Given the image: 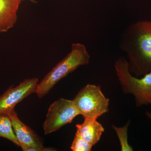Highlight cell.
I'll return each instance as SVG.
<instances>
[{"label":"cell","instance_id":"cell-6","mask_svg":"<svg viewBox=\"0 0 151 151\" xmlns=\"http://www.w3.org/2000/svg\"><path fill=\"white\" fill-rule=\"evenodd\" d=\"M38 78H27L15 87L11 86L0 96V115L7 114L17 104L35 92Z\"/></svg>","mask_w":151,"mask_h":151},{"label":"cell","instance_id":"cell-14","mask_svg":"<svg viewBox=\"0 0 151 151\" xmlns=\"http://www.w3.org/2000/svg\"><path fill=\"white\" fill-rule=\"evenodd\" d=\"M19 1H24L25 0H19ZM28 1H30L31 2L33 3H37L36 1L35 0H28Z\"/></svg>","mask_w":151,"mask_h":151},{"label":"cell","instance_id":"cell-2","mask_svg":"<svg viewBox=\"0 0 151 151\" xmlns=\"http://www.w3.org/2000/svg\"><path fill=\"white\" fill-rule=\"evenodd\" d=\"M90 57L86 46L74 43L67 55L60 61L38 83L35 93L42 98L46 96L55 85L78 67L88 65Z\"/></svg>","mask_w":151,"mask_h":151},{"label":"cell","instance_id":"cell-8","mask_svg":"<svg viewBox=\"0 0 151 151\" xmlns=\"http://www.w3.org/2000/svg\"><path fill=\"white\" fill-rule=\"evenodd\" d=\"M21 3L19 0H0V33L7 32L14 26Z\"/></svg>","mask_w":151,"mask_h":151},{"label":"cell","instance_id":"cell-9","mask_svg":"<svg viewBox=\"0 0 151 151\" xmlns=\"http://www.w3.org/2000/svg\"><path fill=\"white\" fill-rule=\"evenodd\" d=\"M84 122L76 125V132L81 137L94 146L100 141L105 129L103 125L94 118H84Z\"/></svg>","mask_w":151,"mask_h":151},{"label":"cell","instance_id":"cell-5","mask_svg":"<svg viewBox=\"0 0 151 151\" xmlns=\"http://www.w3.org/2000/svg\"><path fill=\"white\" fill-rule=\"evenodd\" d=\"M80 115L73 100L60 98L50 106L43 125L45 135L59 130L70 124L76 116Z\"/></svg>","mask_w":151,"mask_h":151},{"label":"cell","instance_id":"cell-4","mask_svg":"<svg viewBox=\"0 0 151 151\" xmlns=\"http://www.w3.org/2000/svg\"><path fill=\"white\" fill-rule=\"evenodd\" d=\"M76 108L84 118L97 119L109 111L110 101L100 85L88 84L78 92L73 100Z\"/></svg>","mask_w":151,"mask_h":151},{"label":"cell","instance_id":"cell-1","mask_svg":"<svg viewBox=\"0 0 151 151\" xmlns=\"http://www.w3.org/2000/svg\"><path fill=\"white\" fill-rule=\"evenodd\" d=\"M120 48L127 55L130 73L140 77L151 71V19L131 24L121 35Z\"/></svg>","mask_w":151,"mask_h":151},{"label":"cell","instance_id":"cell-10","mask_svg":"<svg viewBox=\"0 0 151 151\" xmlns=\"http://www.w3.org/2000/svg\"><path fill=\"white\" fill-rule=\"evenodd\" d=\"M0 137L7 139L20 147L14 132L12 121L7 114L0 115Z\"/></svg>","mask_w":151,"mask_h":151},{"label":"cell","instance_id":"cell-12","mask_svg":"<svg viewBox=\"0 0 151 151\" xmlns=\"http://www.w3.org/2000/svg\"><path fill=\"white\" fill-rule=\"evenodd\" d=\"M93 146L83 139L79 133L76 132L70 149L73 151H90Z\"/></svg>","mask_w":151,"mask_h":151},{"label":"cell","instance_id":"cell-7","mask_svg":"<svg viewBox=\"0 0 151 151\" xmlns=\"http://www.w3.org/2000/svg\"><path fill=\"white\" fill-rule=\"evenodd\" d=\"M15 134L24 151H44L43 142L40 137L30 127L21 121L14 110L9 113Z\"/></svg>","mask_w":151,"mask_h":151},{"label":"cell","instance_id":"cell-11","mask_svg":"<svg viewBox=\"0 0 151 151\" xmlns=\"http://www.w3.org/2000/svg\"><path fill=\"white\" fill-rule=\"evenodd\" d=\"M130 124V122L129 121L123 127H117L115 125L112 126V128L119 138L122 151H133V148L130 145L128 142V128Z\"/></svg>","mask_w":151,"mask_h":151},{"label":"cell","instance_id":"cell-13","mask_svg":"<svg viewBox=\"0 0 151 151\" xmlns=\"http://www.w3.org/2000/svg\"><path fill=\"white\" fill-rule=\"evenodd\" d=\"M146 116L151 120V113L149 112H147L146 113Z\"/></svg>","mask_w":151,"mask_h":151},{"label":"cell","instance_id":"cell-3","mask_svg":"<svg viewBox=\"0 0 151 151\" xmlns=\"http://www.w3.org/2000/svg\"><path fill=\"white\" fill-rule=\"evenodd\" d=\"M114 68L122 91L125 94H131L135 98L136 106L151 104V71L141 78L130 73L125 57L115 61Z\"/></svg>","mask_w":151,"mask_h":151}]
</instances>
